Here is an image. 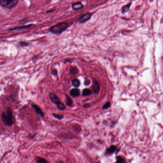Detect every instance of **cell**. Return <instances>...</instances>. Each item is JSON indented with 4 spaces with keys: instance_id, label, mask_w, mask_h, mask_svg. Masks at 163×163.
Returning a JSON list of instances; mask_svg holds the SVG:
<instances>
[{
    "instance_id": "1",
    "label": "cell",
    "mask_w": 163,
    "mask_h": 163,
    "mask_svg": "<svg viewBox=\"0 0 163 163\" xmlns=\"http://www.w3.org/2000/svg\"><path fill=\"white\" fill-rule=\"evenodd\" d=\"M1 118L5 126L11 127L14 124V116L11 108H7L5 111L2 112Z\"/></svg>"
},
{
    "instance_id": "2",
    "label": "cell",
    "mask_w": 163,
    "mask_h": 163,
    "mask_svg": "<svg viewBox=\"0 0 163 163\" xmlns=\"http://www.w3.org/2000/svg\"><path fill=\"white\" fill-rule=\"evenodd\" d=\"M68 27V24L66 23H61L52 26L50 28V31L53 34H61Z\"/></svg>"
},
{
    "instance_id": "3",
    "label": "cell",
    "mask_w": 163,
    "mask_h": 163,
    "mask_svg": "<svg viewBox=\"0 0 163 163\" xmlns=\"http://www.w3.org/2000/svg\"><path fill=\"white\" fill-rule=\"evenodd\" d=\"M18 2V0H1V4L3 7L11 9L15 7Z\"/></svg>"
},
{
    "instance_id": "4",
    "label": "cell",
    "mask_w": 163,
    "mask_h": 163,
    "mask_svg": "<svg viewBox=\"0 0 163 163\" xmlns=\"http://www.w3.org/2000/svg\"><path fill=\"white\" fill-rule=\"evenodd\" d=\"M49 95V98L51 101L55 105H58L61 102L60 101V100L58 98V97L54 93H50Z\"/></svg>"
},
{
    "instance_id": "5",
    "label": "cell",
    "mask_w": 163,
    "mask_h": 163,
    "mask_svg": "<svg viewBox=\"0 0 163 163\" xmlns=\"http://www.w3.org/2000/svg\"><path fill=\"white\" fill-rule=\"evenodd\" d=\"M32 107H33L34 110L36 111V113L37 114L40 115L41 117H44L45 114L44 113L43 111L41 110V109L40 108V107H38V106L35 105V104H33L32 105Z\"/></svg>"
},
{
    "instance_id": "6",
    "label": "cell",
    "mask_w": 163,
    "mask_h": 163,
    "mask_svg": "<svg viewBox=\"0 0 163 163\" xmlns=\"http://www.w3.org/2000/svg\"><path fill=\"white\" fill-rule=\"evenodd\" d=\"M93 91L94 93L98 94L100 91V86L97 81L93 80V86H92Z\"/></svg>"
},
{
    "instance_id": "7",
    "label": "cell",
    "mask_w": 163,
    "mask_h": 163,
    "mask_svg": "<svg viewBox=\"0 0 163 163\" xmlns=\"http://www.w3.org/2000/svg\"><path fill=\"white\" fill-rule=\"evenodd\" d=\"M91 16H92L91 14H89V13H87V14H85V15H84L82 16V17L79 20V22L80 23H85L86 22L89 20V19L91 18Z\"/></svg>"
},
{
    "instance_id": "8",
    "label": "cell",
    "mask_w": 163,
    "mask_h": 163,
    "mask_svg": "<svg viewBox=\"0 0 163 163\" xmlns=\"http://www.w3.org/2000/svg\"><path fill=\"white\" fill-rule=\"evenodd\" d=\"M80 91L78 88H73L70 91V94L73 97H76L80 95Z\"/></svg>"
},
{
    "instance_id": "9",
    "label": "cell",
    "mask_w": 163,
    "mask_h": 163,
    "mask_svg": "<svg viewBox=\"0 0 163 163\" xmlns=\"http://www.w3.org/2000/svg\"><path fill=\"white\" fill-rule=\"evenodd\" d=\"M83 7V4L80 2H76V3H74L72 6V9L74 10H79L81 9Z\"/></svg>"
},
{
    "instance_id": "10",
    "label": "cell",
    "mask_w": 163,
    "mask_h": 163,
    "mask_svg": "<svg viewBox=\"0 0 163 163\" xmlns=\"http://www.w3.org/2000/svg\"><path fill=\"white\" fill-rule=\"evenodd\" d=\"M66 104L68 107H72L73 106V102L71 97H69L67 95H66Z\"/></svg>"
},
{
    "instance_id": "11",
    "label": "cell",
    "mask_w": 163,
    "mask_h": 163,
    "mask_svg": "<svg viewBox=\"0 0 163 163\" xmlns=\"http://www.w3.org/2000/svg\"><path fill=\"white\" fill-rule=\"evenodd\" d=\"M79 70L76 66H71L70 69V73L72 75H75L79 73Z\"/></svg>"
},
{
    "instance_id": "12",
    "label": "cell",
    "mask_w": 163,
    "mask_h": 163,
    "mask_svg": "<svg viewBox=\"0 0 163 163\" xmlns=\"http://www.w3.org/2000/svg\"><path fill=\"white\" fill-rule=\"evenodd\" d=\"M72 85L73 86L75 87L76 88H78L79 87L80 85V82L78 79H75L72 81Z\"/></svg>"
},
{
    "instance_id": "13",
    "label": "cell",
    "mask_w": 163,
    "mask_h": 163,
    "mask_svg": "<svg viewBox=\"0 0 163 163\" xmlns=\"http://www.w3.org/2000/svg\"><path fill=\"white\" fill-rule=\"evenodd\" d=\"M35 161L36 163H48V162L45 159L40 157H36Z\"/></svg>"
},
{
    "instance_id": "14",
    "label": "cell",
    "mask_w": 163,
    "mask_h": 163,
    "mask_svg": "<svg viewBox=\"0 0 163 163\" xmlns=\"http://www.w3.org/2000/svg\"><path fill=\"white\" fill-rule=\"evenodd\" d=\"M116 148L114 146H110V148H108L105 152V154L106 155H109V154H111L114 153V152Z\"/></svg>"
},
{
    "instance_id": "15",
    "label": "cell",
    "mask_w": 163,
    "mask_h": 163,
    "mask_svg": "<svg viewBox=\"0 0 163 163\" xmlns=\"http://www.w3.org/2000/svg\"><path fill=\"white\" fill-rule=\"evenodd\" d=\"M92 94V91L89 89H84L82 91V95L84 96H88V95H91Z\"/></svg>"
},
{
    "instance_id": "16",
    "label": "cell",
    "mask_w": 163,
    "mask_h": 163,
    "mask_svg": "<svg viewBox=\"0 0 163 163\" xmlns=\"http://www.w3.org/2000/svg\"><path fill=\"white\" fill-rule=\"evenodd\" d=\"M131 5V4L130 3L123 6L122 8V13H126V12H128L129 10L130 7Z\"/></svg>"
},
{
    "instance_id": "17",
    "label": "cell",
    "mask_w": 163,
    "mask_h": 163,
    "mask_svg": "<svg viewBox=\"0 0 163 163\" xmlns=\"http://www.w3.org/2000/svg\"><path fill=\"white\" fill-rule=\"evenodd\" d=\"M57 107L60 110H65L66 107L64 104H63V102H60L58 105H57Z\"/></svg>"
},
{
    "instance_id": "18",
    "label": "cell",
    "mask_w": 163,
    "mask_h": 163,
    "mask_svg": "<svg viewBox=\"0 0 163 163\" xmlns=\"http://www.w3.org/2000/svg\"><path fill=\"white\" fill-rule=\"evenodd\" d=\"M52 115L54 117L58 119V120H62L63 117H64V116L63 115H59V114H53Z\"/></svg>"
},
{
    "instance_id": "19",
    "label": "cell",
    "mask_w": 163,
    "mask_h": 163,
    "mask_svg": "<svg viewBox=\"0 0 163 163\" xmlns=\"http://www.w3.org/2000/svg\"><path fill=\"white\" fill-rule=\"evenodd\" d=\"M115 163H125L124 159H122L121 157H118L117 158V162Z\"/></svg>"
},
{
    "instance_id": "20",
    "label": "cell",
    "mask_w": 163,
    "mask_h": 163,
    "mask_svg": "<svg viewBox=\"0 0 163 163\" xmlns=\"http://www.w3.org/2000/svg\"><path fill=\"white\" fill-rule=\"evenodd\" d=\"M110 107V102H107L102 107V108L103 109H107L109 108V107Z\"/></svg>"
},
{
    "instance_id": "21",
    "label": "cell",
    "mask_w": 163,
    "mask_h": 163,
    "mask_svg": "<svg viewBox=\"0 0 163 163\" xmlns=\"http://www.w3.org/2000/svg\"><path fill=\"white\" fill-rule=\"evenodd\" d=\"M19 44H20V46H22V47H24V46H27L28 45V43L24 42H20L19 43Z\"/></svg>"
},
{
    "instance_id": "22",
    "label": "cell",
    "mask_w": 163,
    "mask_h": 163,
    "mask_svg": "<svg viewBox=\"0 0 163 163\" xmlns=\"http://www.w3.org/2000/svg\"><path fill=\"white\" fill-rule=\"evenodd\" d=\"M52 74L54 75V77H57L58 75V71H57V69H53L52 71Z\"/></svg>"
},
{
    "instance_id": "23",
    "label": "cell",
    "mask_w": 163,
    "mask_h": 163,
    "mask_svg": "<svg viewBox=\"0 0 163 163\" xmlns=\"http://www.w3.org/2000/svg\"><path fill=\"white\" fill-rule=\"evenodd\" d=\"M91 84V82H90V81L89 80H86L85 81V83H84V85H86V86H88V85H90Z\"/></svg>"
},
{
    "instance_id": "24",
    "label": "cell",
    "mask_w": 163,
    "mask_h": 163,
    "mask_svg": "<svg viewBox=\"0 0 163 163\" xmlns=\"http://www.w3.org/2000/svg\"><path fill=\"white\" fill-rule=\"evenodd\" d=\"M89 105L88 104H86L85 105H84V106H83V107L85 108H88L89 107Z\"/></svg>"
},
{
    "instance_id": "25",
    "label": "cell",
    "mask_w": 163,
    "mask_h": 163,
    "mask_svg": "<svg viewBox=\"0 0 163 163\" xmlns=\"http://www.w3.org/2000/svg\"><path fill=\"white\" fill-rule=\"evenodd\" d=\"M59 163H63V162H59Z\"/></svg>"
}]
</instances>
